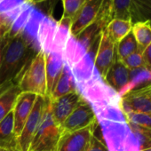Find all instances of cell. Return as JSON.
I'll return each instance as SVG.
<instances>
[{
	"mask_svg": "<svg viewBox=\"0 0 151 151\" xmlns=\"http://www.w3.org/2000/svg\"><path fill=\"white\" fill-rule=\"evenodd\" d=\"M124 112L151 113V84L129 90L120 96Z\"/></svg>",
	"mask_w": 151,
	"mask_h": 151,
	"instance_id": "52a82bcc",
	"label": "cell"
},
{
	"mask_svg": "<svg viewBox=\"0 0 151 151\" xmlns=\"http://www.w3.org/2000/svg\"><path fill=\"white\" fill-rule=\"evenodd\" d=\"M9 31H10V27L7 24H6L3 28L0 29V41L9 33Z\"/></svg>",
	"mask_w": 151,
	"mask_h": 151,
	"instance_id": "836d02e7",
	"label": "cell"
},
{
	"mask_svg": "<svg viewBox=\"0 0 151 151\" xmlns=\"http://www.w3.org/2000/svg\"><path fill=\"white\" fill-rule=\"evenodd\" d=\"M85 99L78 91L61 96L54 101L49 100V108L54 121L61 125L67 117L78 108Z\"/></svg>",
	"mask_w": 151,
	"mask_h": 151,
	"instance_id": "8fae6325",
	"label": "cell"
},
{
	"mask_svg": "<svg viewBox=\"0 0 151 151\" xmlns=\"http://www.w3.org/2000/svg\"><path fill=\"white\" fill-rule=\"evenodd\" d=\"M63 132L53 119L49 108V99L41 124L32 140L29 151H55Z\"/></svg>",
	"mask_w": 151,
	"mask_h": 151,
	"instance_id": "3957f363",
	"label": "cell"
},
{
	"mask_svg": "<svg viewBox=\"0 0 151 151\" xmlns=\"http://www.w3.org/2000/svg\"><path fill=\"white\" fill-rule=\"evenodd\" d=\"M98 122L86 128L71 132H63L55 151H87Z\"/></svg>",
	"mask_w": 151,
	"mask_h": 151,
	"instance_id": "ba28073f",
	"label": "cell"
},
{
	"mask_svg": "<svg viewBox=\"0 0 151 151\" xmlns=\"http://www.w3.org/2000/svg\"><path fill=\"white\" fill-rule=\"evenodd\" d=\"M143 57L145 60L147 68L151 70V45L143 52Z\"/></svg>",
	"mask_w": 151,
	"mask_h": 151,
	"instance_id": "1f68e13d",
	"label": "cell"
},
{
	"mask_svg": "<svg viewBox=\"0 0 151 151\" xmlns=\"http://www.w3.org/2000/svg\"><path fill=\"white\" fill-rule=\"evenodd\" d=\"M131 5L132 0H112L113 19L131 20Z\"/></svg>",
	"mask_w": 151,
	"mask_h": 151,
	"instance_id": "4316f807",
	"label": "cell"
},
{
	"mask_svg": "<svg viewBox=\"0 0 151 151\" xmlns=\"http://www.w3.org/2000/svg\"><path fill=\"white\" fill-rule=\"evenodd\" d=\"M121 61L130 71L138 69V68H147L145 60L143 57V52H141L139 50H137L135 52L129 55L128 57H126L125 59H124Z\"/></svg>",
	"mask_w": 151,
	"mask_h": 151,
	"instance_id": "f546056e",
	"label": "cell"
},
{
	"mask_svg": "<svg viewBox=\"0 0 151 151\" xmlns=\"http://www.w3.org/2000/svg\"><path fill=\"white\" fill-rule=\"evenodd\" d=\"M36 42L23 31L9 37L0 66V86L6 82L18 83L22 72L39 51L36 49Z\"/></svg>",
	"mask_w": 151,
	"mask_h": 151,
	"instance_id": "6da1fadb",
	"label": "cell"
},
{
	"mask_svg": "<svg viewBox=\"0 0 151 151\" xmlns=\"http://www.w3.org/2000/svg\"><path fill=\"white\" fill-rule=\"evenodd\" d=\"M129 132L125 139L124 151H144L151 147V130L129 123Z\"/></svg>",
	"mask_w": 151,
	"mask_h": 151,
	"instance_id": "2e32d148",
	"label": "cell"
},
{
	"mask_svg": "<svg viewBox=\"0 0 151 151\" xmlns=\"http://www.w3.org/2000/svg\"><path fill=\"white\" fill-rule=\"evenodd\" d=\"M31 151H35V150H31Z\"/></svg>",
	"mask_w": 151,
	"mask_h": 151,
	"instance_id": "8d00e7d4",
	"label": "cell"
},
{
	"mask_svg": "<svg viewBox=\"0 0 151 151\" xmlns=\"http://www.w3.org/2000/svg\"><path fill=\"white\" fill-rule=\"evenodd\" d=\"M63 6V17L70 19L72 22L78 16L86 0H61Z\"/></svg>",
	"mask_w": 151,
	"mask_h": 151,
	"instance_id": "83f0119b",
	"label": "cell"
},
{
	"mask_svg": "<svg viewBox=\"0 0 151 151\" xmlns=\"http://www.w3.org/2000/svg\"><path fill=\"white\" fill-rule=\"evenodd\" d=\"M124 114L128 123L151 130V113L125 112Z\"/></svg>",
	"mask_w": 151,
	"mask_h": 151,
	"instance_id": "f1b7e54d",
	"label": "cell"
},
{
	"mask_svg": "<svg viewBox=\"0 0 151 151\" xmlns=\"http://www.w3.org/2000/svg\"><path fill=\"white\" fill-rule=\"evenodd\" d=\"M144 151H151V147H150V148H147V149H146V150H144Z\"/></svg>",
	"mask_w": 151,
	"mask_h": 151,
	"instance_id": "d590c367",
	"label": "cell"
},
{
	"mask_svg": "<svg viewBox=\"0 0 151 151\" xmlns=\"http://www.w3.org/2000/svg\"><path fill=\"white\" fill-rule=\"evenodd\" d=\"M87 151H109L104 140L101 139L94 133L92 137L90 147Z\"/></svg>",
	"mask_w": 151,
	"mask_h": 151,
	"instance_id": "4dcf8cb0",
	"label": "cell"
},
{
	"mask_svg": "<svg viewBox=\"0 0 151 151\" xmlns=\"http://www.w3.org/2000/svg\"><path fill=\"white\" fill-rule=\"evenodd\" d=\"M137 50L138 45L132 31L116 45V58L119 60H123L129 55L135 52Z\"/></svg>",
	"mask_w": 151,
	"mask_h": 151,
	"instance_id": "484cf974",
	"label": "cell"
},
{
	"mask_svg": "<svg viewBox=\"0 0 151 151\" xmlns=\"http://www.w3.org/2000/svg\"><path fill=\"white\" fill-rule=\"evenodd\" d=\"M0 151H9V150L5 149V148H2V147H0Z\"/></svg>",
	"mask_w": 151,
	"mask_h": 151,
	"instance_id": "e575fe53",
	"label": "cell"
},
{
	"mask_svg": "<svg viewBox=\"0 0 151 151\" xmlns=\"http://www.w3.org/2000/svg\"><path fill=\"white\" fill-rule=\"evenodd\" d=\"M20 93L21 91L16 85L0 96V123L13 110Z\"/></svg>",
	"mask_w": 151,
	"mask_h": 151,
	"instance_id": "d4e9b609",
	"label": "cell"
},
{
	"mask_svg": "<svg viewBox=\"0 0 151 151\" xmlns=\"http://www.w3.org/2000/svg\"><path fill=\"white\" fill-rule=\"evenodd\" d=\"M0 147L9 151H18L17 138L14 132L13 110L0 123Z\"/></svg>",
	"mask_w": 151,
	"mask_h": 151,
	"instance_id": "ffe728a7",
	"label": "cell"
},
{
	"mask_svg": "<svg viewBox=\"0 0 151 151\" xmlns=\"http://www.w3.org/2000/svg\"><path fill=\"white\" fill-rule=\"evenodd\" d=\"M9 33L0 41V66H1V62H2V58H3V53H4V51H5V48L7 45V42L9 40Z\"/></svg>",
	"mask_w": 151,
	"mask_h": 151,
	"instance_id": "d6a6232c",
	"label": "cell"
},
{
	"mask_svg": "<svg viewBox=\"0 0 151 151\" xmlns=\"http://www.w3.org/2000/svg\"><path fill=\"white\" fill-rule=\"evenodd\" d=\"M98 124L109 151H124L125 139L130 130L128 121L101 120L98 121Z\"/></svg>",
	"mask_w": 151,
	"mask_h": 151,
	"instance_id": "8992f818",
	"label": "cell"
},
{
	"mask_svg": "<svg viewBox=\"0 0 151 151\" xmlns=\"http://www.w3.org/2000/svg\"><path fill=\"white\" fill-rule=\"evenodd\" d=\"M132 22L131 20L114 18L109 22L105 29L110 39L116 45L132 31Z\"/></svg>",
	"mask_w": 151,
	"mask_h": 151,
	"instance_id": "7402d4cb",
	"label": "cell"
},
{
	"mask_svg": "<svg viewBox=\"0 0 151 151\" xmlns=\"http://www.w3.org/2000/svg\"><path fill=\"white\" fill-rule=\"evenodd\" d=\"M103 0H86L79 14L72 22L70 27L71 36H78L96 21Z\"/></svg>",
	"mask_w": 151,
	"mask_h": 151,
	"instance_id": "5bb4252c",
	"label": "cell"
},
{
	"mask_svg": "<svg viewBox=\"0 0 151 151\" xmlns=\"http://www.w3.org/2000/svg\"><path fill=\"white\" fill-rule=\"evenodd\" d=\"M78 91L93 107V110L119 97V95L103 81L97 71L93 78L78 88Z\"/></svg>",
	"mask_w": 151,
	"mask_h": 151,
	"instance_id": "277c9868",
	"label": "cell"
},
{
	"mask_svg": "<svg viewBox=\"0 0 151 151\" xmlns=\"http://www.w3.org/2000/svg\"><path fill=\"white\" fill-rule=\"evenodd\" d=\"M97 117L93 107L85 100L60 125L63 132L78 131L96 124Z\"/></svg>",
	"mask_w": 151,
	"mask_h": 151,
	"instance_id": "30bf717a",
	"label": "cell"
},
{
	"mask_svg": "<svg viewBox=\"0 0 151 151\" xmlns=\"http://www.w3.org/2000/svg\"><path fill=\"white\" fill-rule=\"evenodd\" d=\"M76 91H78V88L75 82V78L73 77L72 71L70 68L65 64L60 78L53 90L49 95L48 99L50 101H54L61 96H64L66 94H68Z\"/></svg>",
	"mask_w": 151,
	"mask_h": 151,
	"instance_id": "d6986e66",
	"label": "cell"
},
{
	"mask_svg": "<svg viewBox=\"0 0 151 151\" xmlns=\"http://www.w3.org/2000/svg\"><path fill=\"white\" fill-rule=\"evenodd\" d=\"M48 98L37 96V100L33 109L27 119L23 129L17 139V149L18 151H29L32 143V140L41 124L43 120Z\"/></svg>",
	"mask_w": 151,
	"mask_h": 151,
	"instance_id": "5b68a950",
	"label": "cell"
},
{
	"mask_svg": "<svg viewBox=\"0 0 151 151\" xmlns=\"http://www.w3.org/2000/svg\"><path fill=\"white\" fill-rule=\"evenodd\" d=\"M132 33L136 40L138 50L143 52L151 45V24L147 21L133 22Z\"/></svg>",
	"mask_w": 151,
	"mask_h": 151,
	"instance_id": "603a6c76",
	"label": "cell"
},
{
	"mask_svg": "<svg viewBox=\"0 0 151 151\" xmlns=\"http://www.w3.org/2000/svg\"><path fill=\"white\" fill-rule=\"evenodd\" d=\"M130 14L132 23L147 21L151 24V0H132Z\"/></svg>",
	"mask_w": 151,
	"mask_h": 151,
	"instance_id": "cb8c5ba5",
	"label": "cell"
},
{
	"mask_svg": "<svg viewBox=\"0 0 151 151\" xmlns=\"http://www.w3.org/2000/svg\"><path fill=\"white\" fill-rule=\"evenodd\" d=\"M57 27V22L49 15H44L42 18L37 32V42L39 46V50L47 53L51 51L55 31Z\"/></svg>",
	"mask_w": 151,
	"mask_h": 151,
	"instance_id": "ac0fdd59",
	"label": "cell"
},
{
	"mask_svg": "<svg viewBox=\"0 0 151 151\" xmlns=\"http://www.w3.org/2000/svg\"><path fill=\"white\" fill-rule=\"evenodd\" d=\"M100 39L101 37L93 43V45L87 52V53L77 64H75L70 68L78 89L80 88L86 83H87L89 80H91L94 74L96 73L94 67V60L98 45L100 43Z\"/></svg>",
	"mask_w": 151,
	"mask_h": 151,
	"instance_id": "7c38bea8",
	"label": "cell"
},
{
	"mask_svg": "<svg viewBox=\"0 0 151 151\" xmlns=\"http://www.w3.org/2000/svg\"><path fill=\"white\" fill-rule=\"evenodd\" d=\"M0 1H1V0H0Z\"/></svg>",
	"mask_w": 151,
	"mask_h": 151,
	"instance_id": "74e56055",
	"label": "cell"
},
{
	"mask_svg": "<svg viewBox=\"0 0 151 151\" xmlns=\"http://www.w3.org/2000/svg\"><path fill=\"white\" fill-rule=\"evenodd\" d=\"M105 29L101 31L94 60L95 70L102 79H104L108 70L117 59L116 44L110 39Z\"/></svg>",
	"mask_w": 151,
	"mask_h": 151,
	"instance_id": "9c48e42d",
	"label": "cell"
},
{
	"mask_svg": "<svg viewBox=\"0 0 151 151\" xmlns=\"http://www.w3.org/2000/svg\"><path fill=\"white\" fill-rule=\"evenodd\" d=\"M103 81L119 96H121L127 90L130 82V70L121 60L116 59L108 70Z\"/></svg>",
	"mask_w": 151,
	"mask_h": 151,
	"instance_id": "9a60e30c",
	"label": "cell"
},
{
	"mask_svg": "<svg viewBox=\"0 0 151 151\" xmlns=\"http://www.w3.org/2000/svg\"><path fill=\"white\" fill-rule=\"evenodd\" d=\"M17 86L21 93L47 97L45 53L39 50L20 77Z\"/></svg>",
	"mask_w": 151,
	"mask_h": 151,
	"instance_id": "7a4b0ae2",
	"label": "cell"
},
{
	"mask_svg": "<svg viewBox=\"0 0 151 151\" xmlns=\"http://www.w3.org/2000/svg\"><path fill=\"white\" fill-rule=\"evenodd\" d=\"M71 24H72V21L63 16H61L60 20L57 22L56 31H55L52 45L50 52H56L63 53V50L66 45V43L68 37H70Z\"/></svg>",
	"mask_w": 151,
	"mask_h": 151,
	"instance_id": "44dd1931",
	"label": "cell"
},
{
	"mask_svg": "<svg viewBox=\"0 0 151 151\" xmlns=\"http://www.w3.org/2000/svg\"><path fill=\"white\" fill-rule=\"evenodd\" d=\"M65 61L63 54L56 52L45 53V70L47 81V98L53 90L61 71L64 68Z\"/></svg>",
	"mask_w": 151,
	"mask_h": 151,
	"instance_id": "e0dca14e",
	"label": "cell"
},
{
	"mask_svg": "<svg viewBox=\"0 0 151 151\" xmlns=\"http://www.w3.org/2000/svg\"><path fill=\"white\" fill-rule=\"evenodd\" d=\"M37 95L34 93H21L15 101L14 107L13 109V114L14 132L17 139L20 136L23 129V126L33 109V107L37 100Z\"/></svg>",
	"mask_w": 151,
	"mask_h": 151,
	"instance_id": "4fadbf2b",
	"label": "cell"
}]
</instances>
